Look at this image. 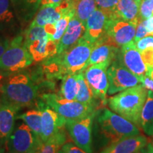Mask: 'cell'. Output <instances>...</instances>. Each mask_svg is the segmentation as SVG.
<instances>
[{
    "mask_svg": "<svg viewBox=\"0 0 153 153\" xmlns=\"http://www.w3.org/2000/svg\"><path fill=\"white\" fill-rule=\"evenodd\" d=\"M94 44L82 37L71 48L46 59L45 65L49 74L55 76L83 72L89 67V60Z\"/></svg>",
    "mask_w": 153,
    "mask_h": 153,
    "instance_id": "6da1fadb",
    "label": "cell"
},
{
    "mask_svg": "<svg viewBox=\"0 0 153 153\" xmlns=\"http://www.w3.org/2000/svg\"><path fill=\"white\" fill-rule=\"evenodd\" d=\"M148 90L140 84L113 96L108 100L109 108L126 119L140 127V116Z\"/></svg>",
    "mask_w": 153,
    "mask_h": 153,
    "instance_id": "7a4b0ae2",
    "label": "cell"
},
{
    "mask_svg": "<svg viewBox=\"0 0 153 153\" xmlns=\"http://www.w3.org/2000/svg\"><path fill=\"white\" fill-rule=\"evenodd\" d=\"M1 99L20 109L35 102L38 87L26 72H18L9 76L1 87Z\"/></svg>",
    "mask_w": 153,
    "mask_h": 153,
    "instance_id": "3957f363",
    "label": "cell"
},
{
    "mask_svg": "<svg viewBox=\"0 0 153 153\" xmlns=\"http://www.w3.org/2000/svg\"><path fill=\"white\" fill-rule=\"evenodd\" d=\"M97 120L101 133L110 144L140 133L136 125L107 108L103 109Z\"/></svg>",
    "mask_w": 153,
    "mask_h": 153,
    "instance_id": "277c9868",
    "label": "cell"
},
{
    "mask_svg": "<svg viewBox=\"0 0 153 153\" xmlns=\"http://www.w3.org/2000/svg\"><path fill=\"white\" fill-rule=\"evenodd\" d=\"M33 59L25 43L24 36H15L0 57V72H14L30 66Z\"/></svg>",
    "mask_w": 153,
    "mask_h": 153,
    "instance_id": "5b68a950",
    "label": "cell"
},
{
    "mask_svg": "<svg viewBox=\"0 0 153 153\" xmlns=\"http://www.w3.org/2000/svg\"><path fill=\"white\" fill-rule=\"evenodd\" d=\"M24 39L26 47L36 62H41L57 54V44L50 38L42 26L29 25L25 32Z\"/></svg>",
    "mask_w": 153,
    "mask_h": 153,
    "instance_id": "8992f818",
    "label": "cell"
},
{
    "mask_svg": "<svg viewBox=\"0 0 153 153\" xmlns=\"http://www.w3.org/2000/svg\"><path fill=\"white\" fill-rule=\"evenodd\" d=\"M41 99L66 120H76L96 114V108L79 101H69L55 94H45Z\"/></svg>",
    "mask_w": 153,
    "mask_h": 153,
    "instance_id": "52a82bcc",
    "label": "cell"
},
{
    "mask_svg": "<svg viewBox=\"0 0 153 153\" xmlns=\"http://www.w3.org/2000/svg\"><path fill=\"white\" fill-rule=\"evenodd\" d=\"M42 144L41 140L24 121H19L15 123L5 150L7 153H24L40 148Z\"/></svg>",
    "mask_w": 153,
    "mask_h": 153,
    "instance_id": "ba28073f",
    "label": "cell"
},
{
    "mask_svg": "<svg viewBox=\"0 0 153 153\" xmlns=\"http://www.w3.org/2000/svg\"><path fill=\"white\" fill-rule=\"evenodd\" d=\"M137 25L120 19L108 18L106 31L102 38L107 43L120 48L133 41Z\"/></svg>",
    "mask_w": 153,
    "mask_h": 153,
    "instance_id": "9c48e42d",
    "label": "cell"
},
{
    "mask_svg": "<svg viewBox=\"0 0 153 153\" xmlns=\"http://www.w3.org/2000/svg\"><path fill=\"white\" fill-rule=\"evenodd\" d=\"M96 114L76 120H66L65 128L76 146L87 153H92V125Z\"/></svg>",
    "mask_w": 153,
    "mask_h": 153,
    "instance_id": "30bf717a",
    "label": "cell"
},
{
    "mask_svg": "<svg viewBox=\"0 0 153 153\" xmlns=\"http://www.w3.org/2000/svg\"><path fill=\"white\" fill-rule=\"evenodd\" d=\"M108 94L111 95L141 84V79L122 64L118 60L113 62L107 70Z\"/></svg>",
    "mask_w": 153,
    "mask_h": 153,
    "instance_id": "8fae6325",
    "label": "cell"
},
{
    "mask_svg": "<svg viewBox=\"0 0 153 153\" xmlns=\"http://www.w3.org/2000/svg\"><path fill=\"white\" fill-rule=\"evenodd\" d=\"M112 62H104L89 66L85 70V75L88 83L97 100L101 103V106L107 104L106 94L108 90L107 70Z\"/></svg>",
    "mask_w": 153,
    "mask_h": 153,
    "instance_id": "7c38bea8",
    "label": "cell"
},
{
    "mask_svg": "<svg viewBox=\"0 0 153 153\" xmlns=\"http://www.w3.org/2000/svg\"><path fill=\"white\" fill-rule=\"evenodd\" d=\"M38 109L41 112V140L43 143L65 127L66 119L43 101L38 103Z\"/></svg>",
    "mask_w": 153,
    "mask_h": 153,
    "instance_id": "4fadbf2b",
    "label": "cell"
},
{
    "mask_svg": "<svg viewBox=\"0 0 153 153\" xmlns=\"http://www.w3.org/2000/svg\"><path fill=\"white\" fill-rule=\"evenodd\" d=\"M118 60L140 79L148 74L149 69L143 61L141 53L134 41L120 48Z\"/></svg>",
    "mask_w": 153,
    "mask_h": 153,
    "instance_id": "5bb4252c",
    "label": "cell"
},
{
    "mask_svg": "<svg viewBox=\"0 0 153 153\" xmlns=\"http://www.w3.org/2000/svg\"><path fill=\"white\" fill-rule=\"evenodd\" d=\"M74 7V0H63L58 4L41 7L30 26L43 27L48 24H55L67 11Z\"/></svg>",
    "mask_w": 153,
    "mask_h": 153,
    "instance_id": "9a60e30c",
    "label": "cell"
},
{
    "mask_svg": "<svg viewBox=\"0 0 153 153\" xmlns=\"http://www.w3.org/2000/svg\"><path fill=\"white\" fill-rule=\"evenodd\" d=\"M22 26L11 0H0V33L14 38L22 33Z\"/></svg>",
    "mask_w": 153,
    "mask_h": 153,
    "instance_id": "2e32d148",
    "label": "cell"
},
{
    "mask_svg": "<svg viewBox=\"0 0 153 153\" xmlns=\"http://www.w3.org/2000/svg\"><path fill=\"white\" fill-rule=\"evenodd\" d=\"M20 110L17 107L0 99V148H4L16 123Z\"/></svg>",
    "mask_w": 153,
    "mask_h": 153,
    "instance_id": "e0dca14e",
    "label": "cell"
},
{
    "mask_svg": "<svg viewBox=\"0 0 153 153\" xmlns=\"http://www.w3.org/2000/svg\"><path fill=\"white\" fill-rule=\"evenodd\" d=\"M108 16L106 13L97 9L88 18L85 24V33L83 38L94 44L104 36Z\"/></svg>",
    "mask_w": 153,
    "mask_h": 153,
    "instance_id": "ac0fdd59",
    "label": "cell"
},
{
    "mask_svg": "<svg viewBox=\"0 0 153 153\" xmlns=\"http://www.w3.org/2000/svg\"><path fill=\"white\" fill-rule=\"evenodd\" d=\"M150 142L144 135H134L111 143L100 153H135L145 148Z\"/></svg>",
    "mask_w": 153,
    "mask_h": 153,
    "instance_id": "d6986e66",
    "label": "cell"
},
{
    "mask_svg": "<svg viewBox=\"0 0 153 153\" xmlns=\"http://www.w3.org/2000/svg\"><path fill=\"white\" fill-rule=\"evenodd\" d=\"M85 33V25L75 15L70 20L67 29L57 43V54H60L71 48L83 37Z\"/></svg>",
    "mask_w": 153,
    "mask_h": 153,
    "instance_id": "ffe728a7",
    "label": "cell"
},
{
    "mask_svg": "<svg viewBox=\"0 0 153 153\" xmlns=\"http://www.w3.org/2000/svg\"><path fill=\"white\" fill-rule=\"evenodd\" d=\"M119 48L109 44L103 38L94 43L89 60V66L104 62H113L117 60Z\"/></svg>",
    "mask_w": 153,
    "mask_h": 153,
    "instance_id": "44dd1931",
    "label": "cell"
},
{
    "mask_svg": "<svg viewBox=\"0 0 153 153\" xmlns=\"http://www.w3.org/2000/svg\"><path fill=\"white\" fill-rule=\"evenodd\" d=\"M108 18L120 19L137 24L140 20V4L134 0H119L116 8Z\"/></svg>",
    "mask_w": 153,
    "mask_h": 153,
    "instance_id": "7402d4cb",
    "label": "cell"
},
{
    "mask_svg": "<svg viewBox=\"0 0 153 153\" xmlns=\"http://www.w3.org/2000/svg\"><path fill=\"white\" fill-rule=\"evenodd\" d=\"M42 0H11L22 24H27L33 19L41 7Z\"/></svg>",
    "mask_w": 153,
    "mask_h": 153,
    "instance_id": "603a6c76",
    "label": "cell"
},
{
    "mask_svg": "<svg viewBox=\"0 0 153 153\" xmlns=\"http://www.w3.org/2000/svg\"><path fill=\"white\" fill-rule=\"evenodd\" d=\"M77 82L78 89L75 100L97 109V107L98 105V104H97V99L86 79L85 71L77 73Z\"/></svg>",
    "mask_w": 153,
    "mask_h": 153,
    "instance_id": "cb8c5ba5",
    "label": "cell"
},
{
    "mask_svg": "<svg viewBox=\"0 0 153 153\" xmlns=\"http://www.w3.org/2000/svg\"><path fill=\"white\" fill-rule=\"evenodd\" d=\"M140 126L147 135H153V92L148 91L140 116Z\"/></svg>",
    "mask_w": 153,
    "mask_h": 153,
    "instance_id": "d4e9b609",
    "label": "cell"
},
{
    "mask_svg": "<svg viewBox=\"0 0 153 153\" xmlns=\"http://www.w3.org/2000/svg\"><path fill=\"white\" fill-rule=\"evenodd\" d=\"M16 120L24 121L36 135L41 140V112L40 110H30L17 115Z\"/></svg>",
    "mask_w": 153,
    "mask_h": 153,
    "instance_id": "484cf974",
    "label": "cell"
},
{
    "mask_svg": "<svg viewBox=\"0 0 153 153\" xmlns=\"http://www.w3.org/2000/svg\"><path fill=\"white\" fill-rule=\"evenodd\" d=\"M78 89L77 73L67 74L62 77L61 97L69 101H74Z\"/></svg>",
    "mask_w": 153,
    "mask_h": 153,
    "instance_id": "4316f807",
    "label": "cell"
},
{
    "mask_svg": "<svg viewBox=\"0 0 153 153\" xmlns=\"http://www.w3.org/2000/svg\"><path fill=\"white\" fill-rule=\"evenodd\" d=\"M75 16L85 25L90 15L97 9L95 0H74Z\"/></svg>",
    "mask_w": 153,
    "mask_h": 153,
    "instance_id": "83f0119b",
    "label": "cell"
},
{
    "mask_svg": "<svg viewBox=\"0 0 153 153\" xmlns=\"http://www.w3.org/2000/svg\"><path fill=\"white\" fill-rule=\"evenodd\" d=\"M65 143L66 134L62 129L42 144L39 153H57Z\"/></svg>",
    "mask_w": 153,
    "mask_h": 153,
    "instance_id": "f1b7e54d",
    "label": "cell"
},
{
    "mask_svg": "<svg viewBox=\"0 0 153 153\" xmlns=\"http://www.w3.org/2000/svg\"><path fill=\"white\" fill-rule=\"evenodd\" d=\"M74 15H75V7H74L68 11H67L55 24V33L51 38V39L57 44L60 41L61 38L62 37L63 34L65 33L68 28L69 23Z\"/></svg>",
    "mask_w": 153,
    "mask_h": 153,
    "instance_id": "f546056e",
    "label": "cell"
},
{
    "mask_svg": "<svg viewBox=\"0 0 153 153\" xmlns=\"http://www.w3.org/2000/svg\"><path fill=\"white\" fill-rule=\"evenodd\" d=\"M97 8L101 9L109 17L118 4L119 0H95Z\"/></svg>",
    "mask_w": 153,
    "mask_h": 153,
    "instance_id": "4dcf8cb0",
    "label": "cell"
},
{
    "mask_svg": "<svg viewBox=\"0 0 153 153\" xmlns=\"http://www.w3.org/2000/svg\"><path fill=\"white\" fill-rule=\"evenodd\" d=\"M153 0H143L140 5V19L145 20L152 16Z\"/></svg>",
    "mask_w": 153,
    "mask_h": 153,
    "instance_id": "1f68e13d",
    "label": "cell"
},
{
    "mask_svg": "<svg viewBox=\"0 0 153 153\" xmlns=\"http://www.w3.org/2000/svg\"><path fill=\"white\" fill-rule=\"evenodd\" d=\"M143 60L148 69L153 68V48H147L140 52Z\"/></svg>",
    "mask_w": 153,
    "mask_h": 153,
    "instance_id": "d6a6232c",
    "label": "cell"
},
{
    "mask_svg": "<svg viewBox=\"0 0 153 153\" xmlns=\"http://www.w3.org/2000/svg\"><path fill=\"white\" fill-rule=\"evenodd\" d=\"M137 48L138 49L140 52L143 51L147 48L152 47L153 48V36H148L146 37L139 40L138 41L135 43Z\"/></svg>",
    "mask_w": 153,
    "mask_h": 153,
    "instance_id": "836d02e7",
    "label": "cell"
},
{
    "mask_svg": "<svg viewBox=\"0 0 153 153\" xmlns=\"http://www.w3.org/2000/svg\"><path fill=\"white\" fill-rule=\"evenodd\" d=\"M149 36L146 29H145L144 24H143V20H140L138 24L137 25L136 31H135V36L134 38L133 41L136 43L139 40L142 39V38L146 37Z\"/></svg>",
    "mask_w": 153,
    "mask_h": 153,
    "instance_id": "e575fe53",
    "label": "cell"
},
{
    "mask_svg": "<svg viewBox=\"0 0 153 153\" xmlns=\"http://www.w3.org/2000/svg\"><path fill=\"white\" fill-rule=\"evenodd\" d=\"M61 148L67 153H87L85 150L76 146L74 143H65Z\"/></svg>",
    "mask_w": 153,
    "mask_h": 153,
    "instance_id": "d590c367",
    "label": "cell"
},
{
    "mask_svg": "<svg viewBox=\"0 0 153 153\" xmlns=\"http://www.w3.org/2000/svg\"><path fill=\"white\" fill-rule=\"evenodd\" d=\"M9 39L7 36L3 35L2 33H0V57L5 52L9 45Z\"/></svg>",
    "mask_w": 153,
    "mask_h": 153,
    "instance_id": "8d00e7d4",
    "label": "cell"
},
{
    "mask_svg": "<svg viewBox=\"0 0 153 153\" xmlns=\"http://www.w3.org/2000/svg\"><path fill=\"white\" fill-rule=\"evenodd\" d=\"M141 84L145 89L153 92V79L149 77L148 75L143 76L141 79Z\"/></svg>",
    "mask_w": 153,
    "mask_h": 153,
    "instance_id": "74e56055",
    "label": "cell"
},
{
    "mask_svg": "<svg viewBox=\"0 0 153 153\" xmlns=\"http://www.w3.org/2000/svg\"><path fill=\"white\" fill-rule=\"evenodd\" d=\"M143 24L148 35L153 36V16L143 20Z\"/></svg>",
    "mask_w": 153,
    "mask_h": 153,
    "instance_id": "f35d334b",
    "label": "cell"
},
{
    "mask_svg": "<svg viewBox=\"0 0 153 153\" xmlns=\"http://www.w3.org/2000/svg\"><path fill=\"white\" fill-rule=\"evenodd\" d=\"M63 0H42L41 7L45 6H54L60 4Z\"/></svg>",
    "mask_w": 153,
    "mask_h": 153,
    "instance_id": "ab89813d",
    "label": "cell"
},
{
    "mask_svg": "<svg viewBox=\"0 0 153 153\" xmlns=\"http://www.w3.org/2000/svg\"><path fill=\"white\" fill-rule=\"evenodd\" d=\"M147 151L148 153H153V145L150 142L147 145Z\"/></svg>",
    "mask_w": 153,
    "mask_h": 153,
    "instance_id": "60d3db41",
    "label": "cell"
},
{
    "mask_svg": "<svg viewBox=\"0 0 153 153\" xmlns=\"http://www.w3.org/2000/svg\"><path fill=\"white\" fill-rule=\"evenodd\" d=\"M149 77H150L151 79H153V68H150L148 70V74H147Z\"/></svg>",
    "mask_w": 153,
    "mask_h": 153,
    "instance_id": "b9f144b4",
    "label": "cell"
},
{
    "mask_svg": "<svg viewBox=\"0 0 153 153\" xmlns=\"http://www.w3.org/2000/svg\"><path fill=\"white\" fill-rule=\"evenodd\" d=\"M41 148H38V149H36V150H31V151H30V152H24V153H39V151H40V149H41Z\"/></svg>",
    "mask_w": 153,
    "mask_h": 153,
    "instance_id": "7bdbcfd3",
    "label": "cell"
},
{
    "mask_svg": "<svg viewBox=\"0 0 153 153\" xmlns=\"http://www.w3.org/2000/svg\"><path fill=\"white\" fill-rule=\"evenodd\" d=\"M135 153H148V151H147V149H145V148L141 149L139 151H137V152Z\"/></svg>",
    "mask_w": 153,
    "mask_h": 153,
    "instance_id": "ee69618b",
    "label": "cell"
},
{
    "mask_svg": "<svg viewBox=\"0 0 153 153\" xmlns=\"http://www.w3.org/2000/svg\"><path fill=\"white\" fill-rule=\"evenodd\" d=\"M0 153H7L4 148H0Z\"/></svg>",
    "mask_w": 153,
    "mask_h": 153,
    "instance_id": "f6af8a7d",
    "label": "cell"
},
{
    "mask_svg": "<svg viewBox=\"0 0 153 153\" xmlns=\"http://www.w3.org/2000/svg\"><path fill=\"white\" fill-rule=\"evenodd\" d=\"M57 153H67L66 152H65L64 150H62V148L60 149V150H58V152H57Z\"/></svg>",
    "mask_w": 153,
    "mask_h": 153,
    "instance_id": "bcb514c9",
    "label": "cell"
},
{
    "mask_svg": "<svg viewBox=\"0 0 153 153\" xmlns=\"http://www.w3.org/2000/svg\"><path fill=\"white\" fill-rule=\"evenodd\" d=\"M134 1H136L137 3H138L140 5V4H141V2H142V1L143 0H134Z\"/></svg>",
    "mask_w": 153,
    "mask_h": 153,
    "instance_id": "7dc6e473",
    "label": "cell"
},
{
    "mask_svg": "<svg viewBox=\"0 0 153 153\" xmlns=\"http://www.w3.org/2000/svg\"><path fill=\"white\" fill-rule=\"evenodd\" d=\"M150 143H152V145H153V140H151V141H150Z\"/></svg>",
    "mask_w": 153,
    "mask_h": 153,
    "instance_id": "c3c4849f",
    "label": "cell"
},
{
    "mask_svg": "<svg viewBox=\"0 0 153 153\" xmlns=\"http://www.w3.org/2000/svg\"><path fill=\"white\" fill-rule=\"evenodd\" d=\"M152 16H153V11H152Z\"/></svg>",
    "mask_w": 153,
    "mask_h": 153,
    "instance_id": "681fc988",
    "label": "cell"
},
{
    "mask_svg": "<svg viewBox=\"0 0 153 153\" xmlns=\"http://www.w3.org/2000/svg\"><path fill=\"white\" fill-rule=\"evenodd\" d=\"M152 140H153V135H152Z\"/></svg>",
    "mask_w": 153,
    "mask_h": 153,
    "instance_id": "f907efd6",
    "label": "cell"
}]
</instances>
